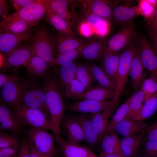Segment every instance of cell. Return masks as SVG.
Instances as JSON below:
<instances>
[{"instance_id": "cell-38", "label": "cell", "mask_w": 157, "mask_h": 157, "mask_svg": "<svg viewBox=\"0 0 157 157\" xmlns=\"http://www.w3.org/2000/svg\"><path fill=\"white\" fill-rule=\"evenodd\" d=\"M76 77L84 86L87 90L93 86L96 81L87 63L78 64Z\"/></svg>"}, {"instance_id": "cell-44", "label": "cell", "mask_w": 157, "mask_h": 157, "mask_svg": "<svg viewBox=\"0 0 157 157\" xmlns=\"http://www.w3.org/2000/svg\"><path fill=\"white\" fill-rule=\"evenodd\" d=\"M157 153V140H143L138 157H153Z\"/></svg>"}, {"instance_id": "cell-47", "label": "cell", "mask_w": 157, "mask_h": 157, "mask_svg": "<svg viewBox=\"0 0 157 157\" xmlns=\"http://www.w3.org/2000/svg\"><path fill=\"white\" fill-rule=\"evenodd\" d=\"M40 0H11L9 1L12 4L16 10L37 3Z\"/></svg>"}, {"instance_id": "cell-32", "label": "cell", "mask_w": 157, "mask_h": 157, "mask_svg": "<svg viewBox=\"0 0 157 157\" xmlns=\"http://www.w3.org/2000/svg\"><path fill=\"white\" fill-rule=\"evenodd\" d=\"M45 16L47 22L58 33L77 37L72 31V27L67 22L52 11L49 6Z\"/></svg>"}, {"instance_id": "cell-9", "label": "cell", "mask_w": 157, "mask_h": 157, "mask_svg": "<svg viewBox=\"0 0 157 157\" xmlns=\"http://www.w3.org/2000/svg\"><path fill=\"white\" fill-rule=\"evenodd\" d=\"M71 0H49L48 6L56 13L65 19L72 28L78 22L79 16L75 8L77 4Z\"/></svg>"}, {"instance_id": "cell-54", "label": "cell", "mask_w": 157, "mask_h": 157, "mask_svg": "<svg viewBox=\"0 0 157 157\" xmlns=\"http://www.w3.org/2000/svg\"><path fill=\"white\" fill-rule=\"evenodd\" d=\"M28 145L31 157H42L41 154L37 151L33 146L29 144Z\"/></svg>"}, {"instance_id": "cell-34", "label": "cell", "mask_w": 157, "mask_h": 157, "mask_svg": "<svg viewBox=\"0 0 157 157\" xmlns=\"http://www.w3.org/2000/svg\"><path fill=\"white\" fill-rule=\"evenodd\" d=\"M82 21L86 24L92 29L94 28L97 34L105 37L108 30V21L106 19L90 13H84Z\"/></svg>"}, {"instance_id": "cell-46", "label": "cell", "mask_w": 157, "mask_h": 157, "mask_svg": "<svg viewBox=\"0 0 157 157\" xmlns=\"http://www.w3.org/2000/svg\"><path fill=\"white\" fill-rule=\"evenodd\" d=\"M144 132L143 140H157V121L148 126Z\"/></svg>"}, {"instance_id": "cell-28", "label": "cell", "mask_w": 157, "mask_h": 157, "mask_svg": "<svg viewBox=\"0 0 157 157\" xmlns=\"http://www.w3.org/2000/svg\"><path fill=\"white\" fill-rule=\"evenodd\" d=\"M31 76L44 78L50 71V66L44 60L37 56L32 55L23 66Z\"/></svg>"}, {"instance_id": "cell-51", "label": "cell", "mask_w": 157, "mask_h": 157, "mask_svg": "<svg viewBox=\"0 0 157 157\" xmlns=\"http://www.w3.org/2000/svg\"><path fill=\"white\" fill-rule=\"evenodd\" d=\"M22 80L18 76H9L4 73L0 74V87L2 88L7 82L13 80Z\"/></svg>"}, {"instance_id": "cell-25", "label": "cell", "mask_w": 157, "mask_h": 157, "mask_svg": "<svg viewBox=\"0 0 157 157\" xmlns=\"http://www.w3.org/2000/svg\"><path fill=\"white\" fill-rule=\"evenodd\" d=\"M33 25L23 20L16 19H3L0 22V32L22 34L31 32Z\"/></svg>"}, {"instance_id": "cell-11", "label": "cell", "mask_w": 157, "mask_h": 157, "mask_svg": "<svg viewBox=\"0 0 157 157\" xmlns=\"http://www.w3.org/2000/svg\"><path fill=\"white\" fill-rule=\"evenodd\" d=\"M22 80L8 81L1 88V94L3 101L14 110L20 107L22 103Z\"/></svg>"}, {"instance_id": "cell-22", "label": "cell", "mask_w": 157, "mask_h": 157, "mask_svg": "<svg viewBox=\"0 0 157 157\" xmlns=\"http://www.w3.org/2000/svg\"><path fill=\"white\" fill-rule=\"evenodd\" d=\"M72 116L81 126L85 142L90 148L94 147L99 141V139L93 129L91 121V114L81 113L73 115Z\"/></svg>"}, {"instance_id": "cell-14", "label": "cell", "mask_w": 157, "mask_h": 157, "mask_svg": "<svg viewBox=\"0 0 157 157\" xmlns=\"http://www.w3.org/2000/svg\"><path fill=\"white\" fill-rule=\"evenodd\" d=\"M0 51L4 56L21 46L24 42L32 40L31 32L22 34L0 32Z\"/></svg>"}, {"instance_id": "cell-50", "label": "cell", "mask_w": 157, "mask_h": 157, "mask_svg": "<svg viewBox=\"0 0 157 157\" xmlns=\"http://www.w3.org/2000/svg\"><path fill=\"white\" fill-rule=\"evenodd\" d=\"M9 5L6 0H0V16L3 19L7 17L9 11Z\"/></svg>"}, {"instance_id": "cell-37", "label": "cell", "mask_w": 157, "mask_h": 157, "mask_svg": "<svg viewBox=\"0 0 157 157\" xmlns=\"http://www.w3.org/2000/svg\"><path fill=\"white\" fill-rule=\"evenodd\" d=\"M131 97V95L117 109L114 113L109 121L106 132L103 136L113 132L114 126L125 119L129 112V104Z\"/></svg>"}, {"instance_id": "cell-3", "label": "cell", "mask_w": 157, "mask_h": 157, "mask_svg": "<svg viewBox=\"0 0 157 157\" xmlns=\"http://www.w3.org/2000/svg\"><path fill=\"white\" fill-rule=\"evenodd\" d=\"M14 111L22 126L49 130L55 133L50 117L41 110L22 104Z\"/></svg>"}, {"instance_id": "cell-10", "label": "cell", "mask_w": 157, "mask_h": 157, "mask_svg": "<svg viewBox=\"0 0 157 157\" xmlns=\"http://www.w3.org/2000/svg\"><path fill=\"white\" fill-rule=\"evenodd\" d=\"M136 46L145 69L157 75V54L148 39L144 35L139 37Z\"/></svg>"}, {"instance_id": "cell-16", "label": "cell", "mask_w": 157, "mask_h": 157, "mask_svg": "<svg viewBox=\"0 0 157 157\" xmlns=\"http://www.w3.org/2000/svg\"><path fill=\"white\" fill-rule=\"evenodd\" d=\"M54 134L64 157H87L93 152L89 147L71 142L64 139L60 135Z\"/></svg>"}, {"instance_id": "cell-23", "label": "cell", "mask_w": 157, "mask_h": 157, "mask_svg": "<svg viewBox=\"0 0 157 157\" xmlns=\"http://www.w3.org/2000/svg\"><path fill=\"white\" fill-rule=\"evenodd\" d=\"M144 137V132L139 134L123 137L120 139L122 152L126 157H138Z\"/></svg>"}, {"instance_id": "cell-27", "label": "cell", "mask_w": 157, "mask_h": 157, "mask_svg": "<svg viewBox=\"0 0 157 157\" xmlns=\"http://www.w3.org/2000/svg\"><path fill=\"white\" fill-rule=\"evenodd\" d=\"M86 42L77 37L58 33L56 39L57 55L76 49Z\"/></svg>"}, {"instance_id": "cell-36", "label": "cell", "mask_w": 157, "mask_h": 157, "mask_svg": "<svg viewBox=\"0 0 157 157\" xmlns=\"http://www.w3.org/2000/svg\"><path fill=\"white\" fill-rule=\"evenodd\" d=\"M157 111V94L144 102L141 109L132 119L144 121L151 117Z\"/></svg>"}, {"instance_id": "cell-57", "label": "cell", "mask_w": 157, "mask_h": 157, "mask_svg": "<svg viewBox=\"0 0 157 157\" xmlns=\"http://www.w3.org/2000/svg\"><path fill=\"white\" fill-rule=\"evenodd\" d=\"M87 157H98L94 153H92L91 154Z\"/></svg>"}, {"instance_id": "cell-53", "label": "cell", "mask_w": 157, "mask_h": 157, "mask_svg": "<svg viewBox=\"0 0 157 157\" xmlns=\"http://www.w3.org/2000/svg\"><path fill=\"white\" fill-rule=\"evenodd\" d=\"M153 48L157 54V33L154 34L149 33Z\"/></svg>"}, {"instance_id": "cell-41", "label": "cell", "mask_w": 157, "mask_h": 157, "mask_svg": "<svg viewBox=\"0 0 157 157\" xmlns=\"http://www.w3.org/2000/svg\"><path fill=\"white\" fill-rule=\"evenodd\" d=\"M87 91L82 84L75 77L63 91L68 98L78 99L79 97Z\"/></svg>"}, {"instance_id": "cell-6", "label": "cell", "mask_w": 157, "mask_h": 157, "mask_svg": "<svg viewBox=\"0 0 157 157\" xmlns=\"http://www.w3.org/2000/svg\"><path fill=\"white\" fill-rule=\"evenodd\" d=\"M139 37L137 35L133 41L120 53L117 76L116 89L113 98L118 101L126 83L132 61L137 50L136 43Z\"/></svg>"}, {"instance_id": "cell-4", "label": "cell", "mask_w": 157, "mask_h": 157, "mask_svg": "<svg viewBox=\"0 0 157 157\" xmlns=\"http://www.w3.org/2000/svg\"><path fill=\"white\" fill-rule=\"evenodd\" d=\"M25 136L28 144L40 153L51 157L57 155L55 139L46 129L31 128L25 131Z\"/></svg>"}, {"instance_id": "cell-52", "label": "cell", "mask_w": 157, "mask_h": 157, "mask_svg": "<svg viewBox=\"0 0 157 157\" xmlns=\"http://www.w3.org/2000/svg\"><path fill=\"white\" fill-rule=\"evenodd\" d=\"M148 25L149 33H157V7L154 17Z\"/></svg>"}, {"instance_id": "cell-59", "label": "cell", "mask_w": 157, "mask_h": 157, "mask_svg": "<svg viewBox=\"0 0 157 157\" xmlns=\"http://www.w3.org/2000/svg\"><path fill=\"white\" fill-rule=\"evenodd\" d=\"M153 157H157V153Z\"/></svg>"}, {"instance_id": "cell-42", "label": "cell", "mask_w": 157, "mask_h": 157, "mask_svg": "<svg viewBox=\"0 0 157 157\" xmlns=\"http://www.w3.org/2000/svg\"><path fill=\"white\" fill-rule=\"evenodd\" d=\"M144 94V102L146 100L157 94V75L151 74L145 78L140 87Z\"/></svg>"}, {"instance_id": "cell-24", "label": "cell", "mask_w": 157, "mask_h": 157, "mask_svg": "<svg viewBox=\"0 0 157 157\" xmlns=\"http://www.w3.org/2000/svg\"><path fill=\"white\" fill-rule=\"evenodd\" d=\"M107 39L106 36L92 39L83 50L82 57L89 61L99 60L103 56Z\"/></svg>"}, {"instance_id": "cell-43", "label": "cell", "mask_w": 157, "mask_h": 157, "mask_svg": "<svg viewBox=\"0 0 157 157\" xmlns=\"http://www.w3.org/2000/svg\"><path fill=\"white\" fill-rule=\"evenodd\" d=\"M139 15L143 16L149 23L154 17L156 8L150 5L147 0H140L136 6Z\"/></svg>"}, {"instance_id": "cell-21", "label": "cell", "mask_w": 157, "mask_h": 157, "mask_svg": "<svg viewBox=\"0 0 157 157\" xmlns=\"http://www.w3.org/2000/svg\"><path fill=\"white\" fill-rule=\"evenodd\" d=\"M99 155L116 154L124 157L117 134L113 132L104 135L99 141Z\"/></svg>"}, {"instance_id": "cell-58", "label": "cell", "mask_w": 157, "mask_h": 157, "mask_svg": "<svg viewBox=\"0 0 157 157\" xmlns=\"http://www.w3.org/2000/svg\"><path fill=\"white\" fill-rule=\"evenodd\" d=\"M41 154L42 155V157H50V156H46V155L42 154Z\"/></svg>"}, {"instance_id": "cell-19", "label": "cell", "mask_w": 157, "mask_h": 157, "mask_svg": "<svg viewBox=\"0 0 157 157\" xmlns=\"http://www.w3.org/2000/svg\"><path fill=\"white\" fill-rule=\"evenodd\" d=\"M0 130H7L14 134L21 133L22 126L14 111L6 105L1 104L0 106Z\"/></svg>"}, {"instance_id": "cell-2", "label": "cell", "mask_w": 157, "mask_h": 157, "mask_svg": "<svg viewBox=\"0 0 157 157\" xmlns=\"http://www.w3.org/2000/svg\"><path fill=\"white\" fill-rule=\"evenodd\" d=\"M32 55L45 60L52 68L55 65L54 59L56 52V40L44 27L36 29L32 34Z\"/></svg>"}, {"instance_id": "cell-55", "label": "cell", "mask_w": 157, "mask_h": 157, "mask_svg": "<svg viewBox=\"0 0 157 157\" xmlns=\"http://www.w3.org/2000/svg\"><path fill=\"white\" fill-rule=\"evenodd\" d=\"M148 2L153 7L157 8V0H147Z\"/></svg>"}, {"instance_id": "cell-29", "label": "cell", "mask_w": 157, "mask_h": 157, "mask_svg": "<svg viewBox=\"0 0 157 157\" xmlns=\"http://www.w3.org/2000/svg\"><path fill=\"white\" fill-rule=\"evenodd\" d=\"M120 55L118 53L104 56L99 60V66L116 85Z\"/></svg>"}, {"instance_id": "cell-8", "label": "cell", "mask_w": 157, "mask_h": 157, "mask_svg": "<svg viewBox=\"0 0 157 157\" xmlns=\"http://www.w3.org/2000/svg\"><path fill=\"white\" fill-rule=\"evenodd\" d=\"M48 3L49 0H40L37 3L16 10L3 19H20L35 26L45 15Z\"/></svg>"}, {"instance_id": "cell-45", "label": "cell", "mask_w": 157, "mask_h": 157, "mask_svg": "<svg viewBox=\"0 0 157 157\" xmlns=\"http://www.w3.org/2000/svg\"><path fill=\"white\" fill-rule=\"evenodd\" d=\"M21 143L15 137L3 131H1L0 148L8 147L19 148Z\"/></svg>"}, {"instance_id": "cell-49", "label": "cell", "mask_w": 157, "mask_h": 157, "mask_svg": "<svg viewBox=\"0 0 157 157\" xmlns=\"http://www.w3.org/2000/svg\"><path fill=\"white\" fill-rule=\"evenodd\" d=\"M18 157H31L29 149L28 143L25 135L21 143Z\"/></svg>"}, {"instance_id": "cell-17", "label": "cell", "mask_w": 157, "mask_h": 157, "mask_svg": "<svg viewBox=\"0 0 157 157\" xmlns=\"http://www.w3.org/2000/svg\"><path fill=\"white\" fill-rule=\"evenodd\" d=\"M84 10V13L95 15L106 19L112 17L113 8L110 1L102 0L78 1Z\"/></svg>"}, {"instance_id": "cell-56", "label": "cell", "mask_w": 157, "mask_h": 157, "mask_svg": "<svg viewBox=\"0 0 157 157\" xmlns=\"http://www.w3.org/2000/svg\"><path fill=\"white\" fill-rule=\"evenodd\" d=\"M98 157H124L122 156L116 154H107L99 155Z\"/></svg>"}, {"instance_id": "cell-18", "label": "cell", "mask_w": 157, "mask_h": 157, "mask_svg": "<svg viewBox=\"0 0 157 157\" xmlns=\"http://www.w3.org/2000/svg\"><path fill=\"white\" fill-rule=\"evenodd\" d=\"M113 100L112 104L104 110L91 114L92 125L95 133L99 137V141L106 132L109 122V119L118 103V101Z\"/></svg>"}, {"instance_id": "cell-15", "label": "cell", "mask_w": 157, "mask_h": 157, "mask_svg": "<svg viewBox=\"0 0 157 157\" xmlns=\"http://www.w3.org/2000/svg\"><path fill=\"white\" fill-rule=\"evenodd\" d=\"M61 126L63 134L67 140L78 144L85 142L81 126L72 115L65 116Z\"/></svg>"}, {"instance_id": "cell-26", "label": "cell", "mask_w": 157, "mask_h": 157, "mask_svg": "<svg viewBox=\"0 0 157 157\" xmlns=\"http://www.w3.org/2000/svg\"><path fill=\"white\" fill-rule=\"evenodd\" d=\"M145 69L137 48L129 73L135 92L140 88L142 82L145 78Z\"/></svg>"}, {"instance_id": "cell-13", "label": "cell", "mask_w": 157, "mask_h": 157, "mask_svg": "<svg viewBox=\"0 0 157 157\" xmlns=\"http://www.w3.org/2000/svg\"><path fill=\"white\" fill-rule=\"evenodd\" d=\"M113 99L103 101L90 99H82L73 102L68 106V109L74 112L83 114L98 113L103 111L113 102Z\"/></svg>"}, {"instance_id": "cell-5", "label": "cell", "mask_w": 157, "mask_h": 157, "mask_svg": "<svg viewBox=\"0 0 157 157\" xmlns=\"http://www.w3.org/2000/svg\"><path fill=\"white\" fill-rule=\"evenodd\" d=\"M135 29L136 24L133 20L122 27L117 33L107 39L103 56L118 53L126 48L137 35Z\"/></svg>"}, {"instance_id": "cell-40", "label": "cell", "mask_w": 157, "mask_h": 157, "mask_svg": "<svg viewBox=\"0 0 157 157\" xmlns=\"http://www.w3.org/2000/svg\"><path fill=\"white\" fill-rule=\"evenodd\" d=\"M144 100V94L140 88L131 95L129 101V110L125 119H132L141 109Z\"/></svg>"}, {"instance_id": "cell-48", "label": "cell", "mask_w": 157, "mask_h": 157, "mask_svg": "<svg viewBox=\"0 0 157 157\" xmlns=\"http://www.w3.org/2000/svg\"><path fill=\"white\" fill-rule=\"evenodd\" d=\"M19 149L14 147L0 148V157H18Z\"/></svg>"}, {"instance_id": "cell-39", "label": "cell", "mask_w": 157, "mask_h": 157, "mask_svg": "<svg viewBox=\"0 0 157 157\" xmlns=\"http://www.w3.org/2000/svg\"><path fill=\"white\" fill-rule=\"evenodd\" d=\"M91 41L92 40L86 42L79 47L74 50L56 55L54 59L55 65L60 66L66 63L74 61L78 58L81 57L83 50Z\"/></svg>"}, {"instance_id": "cell-31", "label": "cell", "mask_w": 157, "mask_h": 157, "mask_svg": "<svg viewBox=\"0 0 157 157\" xmlns=\"http://www.w3.org/2000/svg\"><path fill=\"white\" fill-rule=\"evenodd\" d=\"M115 95V91L105 88L97 83L81 94L78 99L103 101L113 99Z\"/></svg>"}, {"instance_id": "cell-12", "label": "cell", "mask_w": 157, "mask_h": 157, "mask_svg": "<svg viewBox=\"0 0 157 157\" xmlns=\"http://www.w3.org/2000/svg\"><path fill=\"white\" fill-rule=\"evenodd\" d=\"M32 56V43L21 45L4 57L3 70L24 66Z\"/></svg>"}, {"instance_id": "cell-1", "label": "cell", "mask_w": 157, "mask_h": 157, "mask_svg": "<svg viewBox=\"0 0 157 157\" xmlns=\"http://www.w3.org/2000/svg\"><path fill=\"white\" fill-rule=\"evenodd\" d=\"M44 78L46 106L55 131L54 134L60 135L61 124L65 111L63 97L56 75L51 74L49 71Z\"/></svg>"}, {"instance_id": "cell-33", "label": "cell", "mask_w": 157, "mask_h": 157, "mask_svg": "<svg viewBox=\"0 0 157 157\" xmlns=\"http://www.w3.org/2000/svg\"><path fill=\"white\" fill-rule=\"evenodd\" d=\"M78 65L74 60L60 66L58 74L63 91L76 77Z\"/></svg>"}, {"instance_id": "cell-30", "label": "cell", "mask_w": 157, "mask_h": 157, "mask_svg": "<svg viewBox=\"0 0 157 157\" xmlns=\"http://www.w3.org/2000/svg\"><path fill=\"white\" fill-rule=\"evenodd\" d=\"M138 15L136 6L130 7L120 5L113 8L112 17L116 23L122 27Z\"/></svg>"}, {"instance_id": "cell-35", "label": "cell", "mask_w": 157, "mask_h": 157, "mask_svg": "<svg viewBox=\"0 0 157 157\" xmlns=\"http://www.w3.org/2000/svg\"><path fill=\"white\" fill-rule=\"evenodd\" d=\"M87 64L98 84L105 88L115 91L116 84L99 66L93 64Z\"/></svg>"}, {"instance_id": "cell-20", "label": "cell", "mask_w": 157, "mask_h": 157, "mask_svg": "<svg viewBox=\"0 0 157 157\" xmlns=\"http://www.w3.org/2000/svg\"><path fill=\"white\" fill-rule=\"evenodd\" d=\"M148 126L144 121L125 119L114 126L113 132L126 137L143 132Z\"/></svg>"}, {"instance_id": "cell-7", "label": "cell", "mask_w": 157, "mask_h": 157, "mask_svg": "<svg viewBox=\"0 0 157 157\" xmlns=\"http://www.w3.org/2000/svg\"><path fill=\"white\" fill-rule=\"evenodd\" d=\"M22 82V104L28 107L40 110L50 117L45 102L43 88L28 81Z\"/></svg>"}]
</instances>
